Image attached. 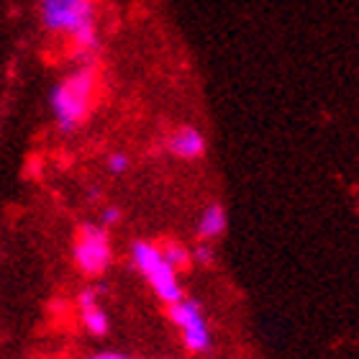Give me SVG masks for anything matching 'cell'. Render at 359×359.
<instances>
[{
  "label": "cell",
  "instance_id": "cell-1",
  "mask_svg": "<svg viewBox=\"0 0 359 359\" xmlns=\"http://www.w3.org/2000/svg\"><path fill=\"white\" fill-rule=\"evenodd\" d=\"M41 26L54 36H67L72 54L88 65L100 49L95 0H39Z\"/></svg>",
  "mask_w": 359,
  "mask_h": 359
},
{
  "label": "cell",
  "instance_id": "cell-2",
  "mask_svg": "<svg viewBox=\"0 0 359 359\" xmlns=\"http://www.w3.org/2000/svg\"><path fill=\"white\" fill-rule=\"evenodd\" d=\"M97 95V77L90 65H80L65 75L49 93V111L62 134H75L93 113Z\"/></svg>",
  "mask_w": 359,
  "mask_h": 359
},
{
  "label": "cell",
  "instance_id": "cell-3",
  "mask_svg": "<svg viewBox=\"0 0 359 359\" xmlns=\"http://www.w3.org/2000/svg\"><path fill=\"white\" fill-rule=\"evenodd\" d=\"M131 262L139 269V275L147 280L154 295H157L162 303L172 306L177 303L185 292H182V285H180V272H175L170 264L165 262V257L159 252V244L147 239H136L131 244Z\"/></svg>",
  "mask_w": 359,
  "mask_h": 359
},
{
  "label": "cell",
  "instance_id": "cell-4",
  "mask_svg": "<svg viewBox=\"0 0 359 359\" xmlns=\"http://www.w3.org/2000/svg\"><path fill=\"white\" fill-rule=\"evenodd\" d=\"M167 318L177 329L182 344L190 354H208L210 346H213V334L208 329V321H205V313L198 300L193 298H182L172 306H167Z\"/></svg>",
  "mask_w": 359,
  "mask_h": 359
},
{
  "label": "cell",
  "instance_id": "cell-5",
  "mask_svg": "<svg viewBox=\"0 0 359 359\" xmlns=\"http://www.w3.org/2000/svg\"><path fill=\"white\" fill-rule=\"evenodd\" d=\"M75 267L88 277H100L113 262V249L108 229L100 224H83L72 244Z\"/></svg>",
  "mask_w": 359,
  "mask_h": 359
},
{
  "label": "cell",
  "instance_id": "cell-6",
  "mask_svg": "<svg viewBox=\"0 0 359 359\" xmlns=\"http://www.w3.org/2000/svg\"><path fill=\"white\" fill-rule=\"evenodd\" d=\"M165 149L182 162H195L205 154V136L195 126H177L167 134Z\"/></svg>",
  "mask_w": 359,
  "mask_h": 359
},
{
  "label": "cell",
  "instance_id": "cell-7",
  "mask_svg": "<svg viewBox=\"0 0 359 359\" xmlns=\"http://www.w3.org/2000/svg\"><path fill=\"white\" fill-rule=\"evenodd\" d=\"M226 226H229V216H226L224 205H221V203H208V205L203 208L201 218H198L195 231H198V239L201 241L213 244V241L221 239L226 233Z\"/></svg>",
  "mask_w": 359,
  "mask_h": 359
},
{
  "label": "cell",
  "instance_id": "cell-8",
  "mask_svg": "<svg viewBox=\"0 0 359 359\" xmlns=\"http://www.w3.org/2000/svg\"><path fill=\"white\" fill-rule=\"evenodd\" d=\"M80 323H83V329L88 331L90 337H95V339L108 337V331H111V318H108V313L100 308V303L90 308H80Z\"/></svg>",
  "mask_w": 359,
  "mask_h": 359
},
{
  "label": "cell",
  "instance_id": "cell-9",
  "mask_svg": "<svg viewBox=\"0 0 359 359\" xmlns=\"http://www.w3.org/2000/svg\"><path fill=\"white\" fill-rule=\"evenodd\" d=\"M159 252H162L165 262L170 264L175 272H182V269H187L190 264H193V259H190V249L177 239H165L162 244H159Z\"/></svg>",
  "mask_w": 359,
  "mask_h": 359
},
{
  "label": "cell",
  "instance_id": "cell-10",
  "mask_svg": "<svg viewBox=\"0 0 359 359\" xmlns=\"http://www.w3.org/2000/svg\"><path fill=\"white\" fill-rule=\"evenodd\" d=\"M128 167H131V159H128V154H123V151H113V154H108V159H105V170L111 175H116V177L126 175Z\"/></svg>",
  "mask_w": 359,
  "mask_h": 359
},
{
  "label": "cell",
  "instance_id": "cell-11",
  "mask_svg": "<svg viewBox=\"0 0 359 359\" xmlns=\"http://www.w3.org/2000/svg\"><path fill=\"white\" fill-rule=\"evenodd\" d=\"M100 295H103V287L97 285H85L83 290L77 292V308H90L100 303Z\"/></svg>",
  "mask_w": 359,
  "mask_h": 359
},
{
  "label": "cell",
  "instance_id": "cell-12",
  "mask_svg": "<svg viewBox=\"0 0 359 359\" xmlns=\"http://www.w3.org/2000/svg\"><path fill=\"white\" fill-rule=\"evenodd\" d=\"M190 259H193V264H203V267H208V264H213L216 255H213V247H210L208 241H201L195 249H190Z\"/></svg>",
  "mask_w": 359,
  "mask_h": 359
},
{
  "label": "cell",
  "instance_id": "cell-13",
  "mask_svg": "<svg viewBox=\"0 0 359 359\" xmlns=\"http://www.w3.org/2000/svg\"><path fill=\"white\" fill-rule=\"evenodd\" d=\"M121 208L118 205H105L103 210H100V226L103 229H111V226H116V224H121Z\"/></svg>",
  "mask_w": 359,
  "mask_h": 359
},
{
  "label": "cell",
  "instance_id": "cell-14",
  "mask_svg": "<svg viewBox=\"0 0 359 359\" xmlns=\"http://www.w3.org/2000/svg\"><path fill=\"white\" fill-rule=\"evenodd\" d=\"M88 359H131V357L121 352H95V354H90Z\"/></svg>",
  "mask_w": 359,
  "mask_h": 359
},
{
  "label": "cell",
  "instance_id": "cell-15",
  "mask_svg": "<svg viewBox=\"0 0 359 359\" xmlns=\"http://www.w3.org/2000/svg\"><path fill=\"white\" fill-rule=\"evenodd\" d=\"M88 198H90V201H97V198H100V187H90Z\"/></svg>",
  "mask_w": 359,
  "mask_h": 359
}]
</instances>
